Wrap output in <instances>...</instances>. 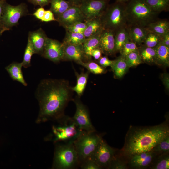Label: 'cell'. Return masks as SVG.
I'll list each match as a JSON object with an SVG mask.
<instances>
[{"mask_svg": "<svg viewBox=\"0 0 169 169\" xmlns=\"http://www.w3.org/2000/svg\"><path fill=\"white\" fill-rule=\"evenodd\" d=\"M71 87L63 79H45L39 83L35 92L39 110L36 123L58 121L64 117V110L72 99Z\"/></svg>", "mask_w": 169, "mask_h": 169, "instance_id": "1", "label": "cell"}, {"mask_svg": "<svg viewBox=\"0 0 169 169\" xmlns=\"http://www.w3.org/2000/svg\"><path fill=\"white\" fill-rule=\"evenodd\" d=\"M169 136L167 123L145 127H130L123 149L125 156L151 151L160 141Z\"/></svg>", "mask_w": 169, "mask_h": 169, "instance_id": "2", "label": "cell"}, {"mask_svg": "<svg viewBox=\"0 0 169 169\" xmlns=\"http://www.w3.org/2000/svg\"><path fill=\"white\" fill-rule=\"evenodd\" d=\"M127 24L146 27L158 19L159 13L152 10L144 0H129L126 3Z\"/></svg>", "mask_w": 169, "mask_h": 169, "instance_id": "3", "label": "cell"}, {"mask_svg": "<svg viewBox=\"0 0 169 169\" xmlns=\"http://www.w3.org/2000/svg\"><path fill=\"white\" fill-rule=\"evenodd\" d=\"M126 3L115 1L108 5L101 19L104 29L113 31L115 33L127 26Z\"/></svg>", "mask_w": 169, "mask_h": 169, "instance_id": "4", "label": "cell"}, {"mask_svg": "<svg viewBox=\"0 0 169 169\" xmlns=\"http://www.w3.org/2000/svg\"><path fill=\"white\" fill-rule=\"evenodd\" d=\"M79 165L77 153L73 142L55 145L53 169H72Z\"/></svg>", "mask_w": 169, "mask_h": 169, "instance_id": "5", "label": "cell"}, {"mask_svg": "<svg viewBox=\"0 0 169 169\" xmlns=\"http://www.w3.org/2000/svg\"><path fill=\"white\" fill-rule=\"evenodd\" d=\"M58 124L52 128V140L54 143L72 142L85 131L79 129L72 118L66 116L57 121Z\"/></svg>", "mask_w": 169, "mask_h": 169, "instance_id": "6", "label": "cell"}, {"mask_svg": "<svg viewBox=\"0 0 169 169\" xmlns=\"http://www.w3.org/2000/svg\"><path fill=\"white\" fill-rule=\"evenodd\" d=\"M95 132L84 131L73 142L80 165L90 157L102 138L101 135Z\"/></svg>", "mask_w": 169, "mask_h": 169, "instance_id": "7", "label": "cell"}, {"mask_svg": "<svg viewBox=\"0 0 169 169\" xmlns=\"http://www.w3.org/2000/svg\"><path fill=\"white\" fill-rule=\"evenodd\" d=\"M28 12L26 5L21 3L17 6L11 5L6 2L4 5L0 24V31L9 30L18 23L19 20Z\"/></svg>", "mask_w": 169, "mask_h": 169, "instance_id": "8", "label": "cell"}, {"mask_svg": "<svg viewBox=\"0 0 169 169\" xmlns=\"http://www.w3.org/2000/svg\"><path fill=\"white\" fill-rule=\"evenodd\" d=\"M79 98L77 96L72 100L76 107L75 114L72 117V120L78 127L82 131L88 132H96V130L91 121L88 110Z\"/></svg>", "mask_w": 169, "mask_h": 169, "instance_id": "9", "label": "cell"}, {"mask_svg": "<svg viewBox=\"0 0 169 169\" xmlns=\"http://www.w3.org/2000/svg\"><path fill=\"white\" fill-rule=\"evenodd\" d=\"M115 150L102 138L89 158L94 161L101 168H107L115 157Z\"/></svg>", "mask_w": 169, "mask_h": 169, "instance_id": "10", "label": "cell"}, {"mask_svg": "<svg viewBox=\"0 0 169 169\" xmlns=\"http://www.w3.org/2000/svg\"><path fill=\"white\" fill-rule=\"evenodd\" d=\"M110 0H84L79 6L85 21L101 17L109 5Z\"/></svg>", "mask_w": 169, "mask_h": 169, "instance_id": "11", "label": "cell"}, {"mask_svg": "<svg viewBox=\"0 0 169 169\" xmlns=\"http://www.w3.org/2000/svg\"><path fill=\"white\" fill-rule=\"evenodd\" d=\"M63 55L62 43L47 37L41 56L54 62L58 63L62 60Z\"/></svg>", "mask_w": 169, "mask_h": 169, "instance_id": "12", "label": "cell"}, {"mask_svg": "<svg viewBox=\"0 0 169 169\" xmlns=\"http://www.w3.org/2000/svg\"><path fill=\"white\" fill-rule=\"evenodd\" d=\"M64 28L75 23L85 22V18L79 6L72 5L56 18Z\"/></svg>", "mask_w": 169, "mask_h": 169, "instance_id": "13", "label": "cell"}, {"mask_svg": "<svg viewBox=\"0 0 169 169\" xmlns=\"http://www.w3.org/2000/svg\"><path fill=\"white\" fill-rule=\"evenodd\" d=\"M99 48L106 55L115 53V33L113 31L105 29L102 30L100 37Z\"/></svg>", "mask_w": 169, "mask_h": 169, "instance_id": "14", "label": "cell"}, {"mask_svg": "<svg viewBox=\"0 0 169 169\" xmlns=\"http://www.w3.org/2000/svg\"><path fill=\"white\" fill-rule=\"evenodd\" d=\"M157 154L151 151L136 154L130 157V165L135 169H142L147 167Z\"/></svg>", "mask_w": 169, "mask_h": 169, "instance_id": "15", "label": "cell"}, {"mask_svg": "<svg viewBox=\"0 0 169 169\" xmlns=\"http://www.w3.org/2000/svg\"><path fill=\"white\" fill-rule=\"evenodd\" d=\"M84 59H85V58L82 45H64L62 60L74 61L78 63L82 61H84Z\"/></svg>", "mask_w": 169, "mask_h": 169, "instance_id": "16", "label": "cell"}, {"mask_svg": "<svg viewBox=\"0 0 169 169\" xmlns=\"http://www.w3.org/2000/svg\"><path fill=\"white\" fill-rule=\"evenodd\" d=\"M47 37L41 28L29 32L28 39L33 45L35 54L42 55Z\"/></svg>", "mask_w": 169, "mask_h": 169, "instance_id": "17", "label": "cell"}, {"mask_svg": "<svg viewBox=\"0 0 169 169\" xmlns=\"http://www.w3.org/2000/svg\"><path fill=\"white\" fill-rule=\"evenodd\" d=\"M126 28L129 37L131 40L138 46L143 44L149 32L146 27L127 24Z\"/></svg>", "mask_w": 169, "mask_h": 169, "instance_id": "18", "label": "cell"}, {"mask_svg": "<svg viewBox=\"0 0 169 169\" xmlns=\"http://www.w3.org/2000/svg\"><path fill=\"white\" fill-rule=\"evenodd\" d=\"M84 22L86 27L83 34L86 38L101 32L104 29L101 17L87 20Z\"/></svg>", "mask_w": 169, "mask_h": 169, "instance_id": "19", "label": "cell"}, {"mask_svg": "<svg viewBox=\"0 0 169 169\" xmlns=\"http://www.w3.org/2000/svg\"><path fill=\"white\" fill-rule=\"evenodd\" d=\"M22 62H14L6 66L5 69L13 80L18 82L26 86L27 85V84L23 75L22 71Z\"/></svg>", "mask_w": 169, "mask_h": 169, "instance_id": "20", "label": "cell"}, {"mask_svg": "<svg viewBox=\"0 0 169 169\" xmlns=\"http://www.w3.org/2000/svg\"><path fill=\"white\" fill-rule=\"evenodd\" d=\"M101 32L86 38L82 45L85 59L88 61L91 59L92 51L99 47L100 37Z\"/></svg>", "mask_w": 169, "mask_h": 169, "instance_id": "21", "label": "cell"}, {"mask_svg": "<svg viewBox=\"0 0 169 169\" xmlns=\"http://www.w3.org/2000/svg\"><path fill=\"white\" fill-rule=\"evenodd\" d=\"M149 32L161 37L169 32V22L167 19H158L150 23L146 27Z\"/></svg>", "mask_w": 169, "mask_h": 169, "instance_id": "22", "label": "cell"}, {"mask_svg": "<svg viewBox=\"0 0 169 169\" xmlns=\"http://www.w3.org/2000/svg\"><path fill=\"white\" fill-rule=\"evenodd\" d=\"M156 52L155 62L160 64L169 65V47L160 42L155 47Z\"/></svg>", "mask_w": 169, "mask_h": 169, "instance_id": "23", "label": "cell"}, {"mask_svg": "<svg viewBox=\"0 0 169 169\" xmlns=\"http://www.w3.org/2000/svg\"><path fill=\"white\" fill-rule=\"evenodd\" d=\"M75 73L77 78L76 84L74 86L71 87V89L73 91L76 93L77 96L80 98L83 95L86 88L89 72H82L79 74L75 70Z\"/></svg>", "mask_w": 169, "mask_h": 169, "instance_id": "24", "label": "cell"}, {"mask_svg": "<svg viewBox=\"0 0 169 169\" xmlns=\"http://www.w3.org/2000/svg\"><path fill=\"white\" fill-rule=\"evenodd\" d=\"M110 66L115 75L118 78L122 77L128 67L125 57L121 55L116 59L113 60Z\"/></svg>", "mask_w": 169, "mask_h": 169, "instance_id": "25", "label": "cell"}, {"mask_svg": "<svg viewBox=\"0 0 169 169\" xmlns=\"http://www.w3.org/2000/svg\"><path fill=\"white\" fill-rule=\"evenodd\" d=\"M86 38L82 33L66 31L65 37L62 42L63 45H83Z\"/></svg>", "mask_w": 169, "mask_h": 169, "instance_id": "26", "label": "cell"}, {"mask_svg": "<svg viewBox=\"0 0 169 169\" xmlns=\"http://www.w3.org/2000/svg\"><path fill=\"white\" fill-rule=\"evenodd\" d=\"M130 38L126 27L119 30L115 33V52H120L124 44Z\"/></svg>", "mask_w": 169, "mask_h": 169, "instance_id": "27", "label": "cell"}, {"mask_svg": "<svg viewBox=\"0 0 169 169\" xmlns=\"http://www.w3.org/2000/svg\"><path fill=\"white\" fill-rule=\"evenodd\" d=\"M50 10L57 17L60 15L73 5L68 1L51 0Z\"/></svg>", "mask_w": 169, "mask_h": 169, "instance_id": "28", "label": "cell"}, {"mask_svg": "<svg viewBox=\"0 0 169 169\" xmlns=\"http://www.w3.org/2000/svg\"><path fill=\"white\" fill-rule=\"evenodd\" d=\"M138 51L142 61L148 63L155 62V48L150 47L142 44L138 47Z\"/></svg>", "mask_w": 169, "mask_h": 169, "instance_id": "29", "label": "cell"}, {"mask_svg": "<svg viewBox=\"0 0 169 169\" xmlns=\"http://www.w3.org/2000/svg\"><path fill=\"white\" fill-rule=\"evenodd\" d=\"M153 11L159 13L162 11H167L169 9V0H144Z\"/></svg>", "mask_w": 169, "mask_h": 169, "instance_id": "30", "label": "cell"}, {"mask_svg": "<svg viewBox=\"0 0 169 169\" xmlns=\"http://www.w3.org/2000/svg\"><path fill=\"white\" fill-rule=\"evenodd\" d=\"M77 64L86 68L89 72L94 74H101L105 72L104 69L102 66L90 60L85 62L82 61Z\"/></svg>", "mask_w": 169, "mask_h": 169, "instance_id": "31", "label": "cell"}, {"mask_svg": "<svg viewBox=\"0 0 169 169\" xmlns=\"http://www.w3.org/2000/svg\"><path fill=\"white\" fill-rule=\"evenodd\" d=\"M33 47L30 40L28 39L27 46L25 49L23 60L22 62L23 67L27 68L31 66V60L32 55L35 54Z\"/></svg>", "mask_w": 169, "mask_h": 169, "instance_id": "32", "label": "cell"}, {"mask_svg": "<svg viewBox=\"0 0 169 169\" xmlns=\"http://www.w3.org/2000/svg\"><path fill=\"white\" fill-rule=\"evenodd\" d=\"M168 154H161L158 157L156 162L151 167L153 169H168L169 156Z\"/></svg>", "mask_w": 169, "mask_h": 169, "instance_id": "33", "label": "cell"}, {"mask_svg": "<svg viewBox=\"0 0 169 169\" xmlns=\"http://www.w3.org/2000/svg\"><path fill=\"white\" fill-rule=\"evenodd\" d=\"M156 154H168L169 152V136L158 143L151 151Z\"/></svg>", "mask_w": 169, "mask_h": 169, "instance_id": "34", "label": "cell"}, {"mask_svg": "<svg viewBox=\"0 0 169 169\" xmlns=\"http://www.w3.org/2000/svg\"><path fill=\"white\" fill-rule=\"evenodd\" d=\"M125 58L128 67L137 66L143 62L138 50L130 53Z\"/></svg>", "mask_w": 169, "mask_h": 169, "instance_id": "35", "label": "cell"}, {"mask_svg": "<svg viewBox=\"0 0 169 169\" xmlns=\"http://www.w3.org/2000/svg\"><path fill=\"white\" fill-rule=\"evenodd\" d=\"M161 37L151 32H149L143 44L151 48H155L161 41Z\"/></svg>", "mask_w": 169, "mask_h": 169, "instance_id": "36", "label": "cell"}, {"mask_svg": "<svg viewBox=\"0 0 169 169\" xmlns=\"http://www.w3.org/2000/svg\"><path fill=\"white\" fill-rule=\"evenodd\" d=\"M138 46L130 38L124 44L120 52L121 55L125 57L130 53L138 50Z\"/></svg>", "mask_w": 169, "mask_h": 169, "instance_id": "37", "label": "cell"}, {"mask_svg": "<svg viewBox=\"0 0 169 169\" xmlns=\"http://www.w3.org/2000/svg\"><path fill=\"white\" fill-rule=\"evenodd\" d=\"M86 27L85 22H79L75 23L64 28L66 31L83 34Z\"/></svg>", "mask_w": 169, "mask_h": 169, "instance_id": "38", "label": "cell"}, {"mask_svg": "<svg viewBox=\"0 0 169 169\" xmlns=\"http://www.w3.org/2000/svg\"><path fill=\"white\" fill-rule=\"evenodd\" d=\"M80 167L82 169H100L101 168L94 161L89 158L80 165Z\"/></svg>", "mask_w": 169, "mask_h": 169, "instance_id": "39", "label": "cell"}, {"mask_svg": "<svg viewBox=\"0 0 169 169\" xmlns=\"http://www.w3.org/2000/svg\"><path fill=\"white\" fill-rule=\"evenodd\" d=\"M107 168L113 169H124L127 168V166L125 163L115 158V156Z\"/></svg>", "mask_w": 169, "mask_h": 169, "instance_id": "40", "label": "cell"}, {"mask_svg": "<svg viewBox=\"0 0 169 169\" xmlns=\"http://www.w3.org/2000/svg\"><path fill=\"white\" fill-rule=\"evenodd\" d=\"M41 21L42 22H48L57 21V20L52 11L49 10H45L44 16Z\"/></svg>", "mask_w": 169, "mask_h": 169, "instance_id": "41", "label": "cell"}, {"mask_svg": "<svg viewBox=\"0 0 169 169\" xmlns=\"http://www.w3.org/2000/svg\"><path fill=\"white\" fill-rule=\"evenodd\" d=\"M98 61L99 64L102 67H104L110 66L113 62V60H109L106 56H101L98 60Z\"/></svg>", "mask_w": 169, "mask_h": 169, "instance_id": "42", "label": "cell"}, {"mask_svg": "<svg viewBox=\"0 0 169 169\" xmlns=\"http://www.w3.org/2000/svg\"><path fill=\"white\" fill-rule=\"evenodd\" d=\"M51 0H30L29 1L33 4L43 7L50 3Z\"/></svg>", "mask_w": 169, "mask_h": 169, "instance_id": "43", "label": "cell"}, {"mask_svg": "<svg viewBox=\"0 0 169 169\" xmlns=\"http://www.w3.org/2000/svg\"><path fill=\"white\" fill-rule=\"evenodd\" d=\"M45 11L43 7H40L36 10L33 15L37 19L41 20L44 16Z\"/></svg>", "mask_w": 169, "mask_h": 169, "instance_id": "44", "label": "cell"}, {"mask_svg": "<svg viewBox=\"0 0 169 169\" xmlns=\"http://www.w3.org/2000/svg\"><path fill=\"white\" fill-rule=\"evenodd\" d=\"M102 52L99 48L94 49L91 52V56L96 60H98L101 56Z\"/></svg>", "mask_w": 169, "mask_h": 169, "instance_id": "45", "label": "cell"}, {"mask_svg": "<svg viewBox=\"0 0 169 169\" xmlns=\"http://www.w3.org/2000/svg\"><path fill=\"white\" fill-rule=\"evenodd\" d=\"M161 42L164 45L169 47V32L161 37Z\"/></svg>", "mask_w": 169, "mask_h": 169, "instance_id": "46", "label": "cell"}, {"mask_svg": "<svg viewBox=\"0 0 169 169\" xmlns=\"http://www.w3.org/2000/svg\"><path fill=\"white\" fill-rule=\"evenodd\" d=\"M84 0H68L73 5L79 6Z\"/></svg>", "mask_w": 169, "mask_h": 169, "instance_id": "47", "label": "cell"}, {"mask_svg": "<svg viewBox=\"0 0 169 169\" xmlns=\"http://www.w3.org/2000/svg\"><path fill=\"white\" fill-rule=\"evenodd\" d=\"M6 2V0H1L0 1V24L3 7Z\"/></svg>", "mask_w": 169, "mask_h": 169, "instance_id": "48", "label": "cell"}, {"mask_svg": "<svg viewBox=\"0 0 169 169\" xmlns=\"http://www.w3.org/2000/svg\"><path fill=\"white\" fill-rule=\"evenodd\" d=\"M164 79V82L167 87H169V78L168 76H165Z\"/></svg>", "mask_w": 169, "mask_h": 169, "instance_id": "49", "label": "cell"}, {"mask_svg": "<svg viewBox=\"0 0 169 169\" xmlns=\"http://www.w3.org/2000/svg\"><path fill=\"white\" fill-rule=\"evenodd\" d=\"M129 0H115V1L122 2H124V3H127Z\"/></svg>", "mask_w": 169, "mask_h": 169, "instance_id": "50", "label": "cell"}, {"mask_svg": "<svg viewBox=\"0 0 169 169\" xmlns=\"http://www.w3.org/2000/svg\"><path fill=\"white\" fill-rule=\"evenodd\" d=\"M5 29H3L0 31V35H1L3 32L6 31Z\"/></svg>", "mask_w": 169, "mask_h": 169, "instance_id": "51", "label": "cell"}, {"mask_svg": "<svg viewBox=\"0 0 169 169\" xmlns=\"http://www.w3.org/2000/svg\"><path fill=\"white\" fill-rule=\"evenodd\" d=\"M28 1H30V0H28Z\"/></svg>", "mask_w": 169, "mask_h": 169, "instance_id": "52", "label": "cell"}, {"mask_svg": "<svg viewBox=\"0 0 169 169\" xmlns=\"http://www.w3.org/2000/svg\"><path fill=\"white\" fill-rule=\"evenodd\" d=\"M1 0H0V1Z\"/></svg>", "mask_w": 169, "mask_h": 169, "instance_id": "53", "label": "cell"}]
</instances>
